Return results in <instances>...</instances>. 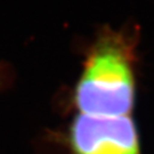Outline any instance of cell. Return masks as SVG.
I'll use <instances>...</instances> for the list:
<instances>
[{
  "mask_svg": "<svg viewBox=\"0 0 154 154\" xmlns=\"http://www.w3.org/2000/svg\"><path fill=\"white\" fill-rule=\"evenodd\" d=\"M67 154H142L130 116H98L79 113L66 136Z\"/></svg>",
  "mask_w": 154,
  "mask_h": 154,
  "instance_id": "cell-2",
  "label": "cell"
},
{
  "mask_svg": "<svg viewBox=\"0 0 154 154\" xmlns=\"http://www.w3.org/2000/svg\"><path fill=\"white\" fill-rule=\"evenodd\" d=\"M135 38L105 30L83 64L74 90L79 113L98 116H130L135 103Z\"/></svg>",
  "mask_w": 154,
  "mask_h": 154,
  "instance_id": "cell-1",
  "label": "cell"
}]
</instances>
